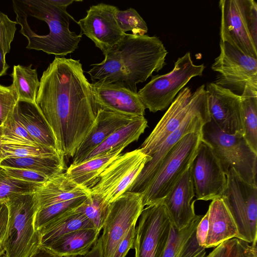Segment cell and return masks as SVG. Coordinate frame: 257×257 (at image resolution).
I'll use <instances>...</instances> for the list:
<instances>
[{
  "instance_id": "1",
  "label": "cell",
  "mask_w": 257,
  "mask_h": 257,
  "mask_svg": "<svg viewBox=\"0 0 257 257\" xmlns=\"http://www.w3.org/2000/svg\"><path fill=\"white\" fill-rule=\"evenodd\" d=\"M35 103L58 150L72 158L93 126L98 110L80 61L56 56L42 74Z\"/></svg>"
},
{
  "instance_id": "2",
  "label": "cell",
  "mask_w": 257,
  "mask_h": 257,
  "mask_svg": "<svg viewBox=\"0 0 257 257\" xmlns=\"http://www.w3.org/2000/svg\"><path fill=\"white\" fill-rule=\"evenodd\" d=\"M167 53L157 37L126 34L87 72L92 83L114 84L137 93V84L163 68Z\"/></svg>"
},
{
  "instance_id": "3",
  "label": "cell",
  "mask_w": 257,
  "mask_h": 257,
  "mask_svg": "<svg viewBox=\"0 0 257 257\" xmlns=\"http://www.w3.org/2000/svg\"><path fill=\"white\" fill-rule=\"evenodd\" d=\"M35 192L17 195L6 202L9 220L2 243L8 257H30L41 245L40 233L34 225L39 209Z\"/></svg>"
},
{
  "instance_id": "4",
  "label": "cell",
  "mask_w": 257,
  "mask_h": 257,
  "mask_svg": "<svg viewBox=\"0 0 257 257\" xmlns=\"http://www.w3.org/2000/svg\"><path fill=\"white\" fill-rule=\"evenodd\" d=\"M202 138L211 147L225 174L232 168L245 181L257 186V153L243 135L226 134L211 120L203 125Z\"/></svg>"
},
{
  "instance_id": "5",
  "label": "cell",
  "mask_w": 257,
  "mask_h": 257,
  "mask_svg": "<svg viewBox=\"0 0 257 257\" xmlns=\"http://www.w3.org/2000/svg\"><path fill=\"white\" fill-rule=\"evenodd\" d=\"M202 140V131L183 137L168 153L150 184L141 194L144 207L167 195L195 158Z\"/></svg>"
},
{
  "instance_id": "6",
  "label": "cell",
  "mask_w": 257,
  "mask_h": 257,
  "mask_svg": "<svg viewBox=\"0 0 257 257\" xmlns=\"http://www.w3.org/2000/svg\"><path fill=\"white\" fill-rule=\"evenodd\" d=\"M220 37L257 58V4L253 0H220Z\"/></svg>"
},
{
  "instance_id": "7",
  "label": "cell",
  "mask_w": 257,
  "mask_h": 257,
  "mask_svg": "<svg viewBox=\"0 0 257 257\" xmlns=\"http://www.w3.org/2000/svg\"><path fill=\"white\" fill-rule=\"evenodd\" d=\"M204 64L193 63L189 52L178 58L170 72L153 76L137 94L146 108L156 112L168 107L190 79L202 75Z\"/></svg>"
},
{
  "instance_id": "8",
  "label": "cell",
  "mask_w": 257,
  "mask_h": 257,
  "mask_svg": "<svg viewBox=\"0 0 257 257\" xmlns=\"http://www.w3.org/2000/svg\"><path fill=\"white\" fill-rule=\"evenodd\" d=\"M22 2L34 14L46 21L49 27V34L41 42L36 50L64 56L78 48L82 35H77L69 30L70 21L77 22L68 13L67 8L55 4L52 0Z\"/></svg>"
},
{
  "instance_id": "9",
  "label": "cell",
  "mask_w": 257,
  "mask_h": 257,
  "mask_svg": "<svg viewBox=\"0 0 257 257\" xmlns=\"http://www.w3.org/2000/svg\"><path fill=\"white\" fill-rule=\"evenodd\" d=\"M226 188L220 198L237 224L238 239L257 241V186L243 180L232 168L226 174Z\"/></svg>"
},
{
  "instance_id": "10",
  "label": "cell",
  "mask_w": 257,
  "mask_h": 257,
  "mask_svg": "<svg viewBox=\"0 0 257 257\" xmlns=\"http://www.w3.org/2000/svg\"><path fill=\"white\" fill-rule=\"evenodd\" d=\"M152 159L139 148L121 154L100 174L89 189L107 205L126 192Z\"/></svg>"
},
{
  "instance_id": "11",
  "label": "cell",
  "mask_w": 257,
  "mask_h": 257,
  "mask_svg": "<svg viewBox=\"0 0 257 257\" xmlns=\"http://www.w3.org/2000/svg\"><path fill=\"white\" fill-rule=\"evenodd\" d=\"M210 121L207 92L178 127L155 149L150 156L151 160L145 165L127 191L141 194L143 193L172 148L188 134L201 131L203 125Z\"/></svg>"
},
{
  "instance_id": "12",
  "label": "cell",
  "mask_w": 257,
  "mask_h": 257,
  "mask_svg": "<svg viewBox=\"0 0 257 257\" xmlns=\"http://www.w3.org/2000/svg\"><path fill=\"white\" fill-rule=\"evenodd\" d=\"M139 218L134 247L135 257H161L172 224L163 200L147 206Z\"/></svg>"
},
{
  "instance_id": "13",
  "label": "cell",
  "mask_w": 257,
  "mask_h": 257,
  "mask_svg": "<svg viewBox=\"0 0 257 257\" xmlns=\"http://www.w3.org/2000/svg\"><path fill=\"white\" fill-rule=\"evenodd\" d=\"M141 194L126 191L108 204L100 237L103 257H112L130 228L136 224L143 209Z\"/></svg>"
},
{
  "instance_id": "14",
  "label": "cell",
  "mask_w": 257,
  "mask_h": 257,
  "mask_svg": "<svg viewBox=\"0 0 257 257\" xmlns=\"http://www.w3.org/2000/svg\"><path fill=\"white\" fill-rule=\"evenodd\" d=\"M220 53L211 66L215 84L240 95L246 84L257 86V58L220 41Z\"/></svg>"
},
{
  "instance_id": "15",
  "label": "cell",
  "mask_w": 257,
  "mask_h": 257,
  "mask_svg": "<svg viewBox=\"0 0 257 257\" xmlns=\"http://www.w3.org/2000/svg\"><path fill=\"white\" fill-rule=\"evenodd\" d=\"M190 169L196 200L221 198L226 188V176L211 147L202 138Z\"/></svg>"
},
{
  "instance_id": "16",
  "label": "cell",
  "mask_w": 257,
  "mask_h": 257,
  "mask_svg": "<svg viewBox=\"0 0 257 257\" xmlns=\"http://www.w3.org/2000/svg\"><path fill=\"white\" fill-rule=\"evenodd\" d=\"M206 93L204 85L199 86L193 93L189 88H183L141 145L139 148L141 151L151 156L155 149L178 127Z\"/></svg>"
},
{
  "instance_id": "17",
  "label": "cell",
  "mask_w": 257,
  "mask_h": 257,
  "mask_svg": "<svg viewBox=\"0 0 257 257\" xmlns=\"http://www.w3.org/2000/svg\"><path fill=\"white\" fill-rule=\"evenodd\" d=\"M118 10L115 6L103 3L93 5L87 11L86 16L77 22L81 29L80 34L92 40L103 54L117 44L126 34L117 23L116 13Z\"/></svg>"
},
{
  "instance_id": "18",
  "label": "cell",
  "mask_w": 257,
  "mask_h": 257,
  "mask_svg": "<svg viewBox=\"0 0 257 257\" xmlns=\"http://www.w3.org/2000/svg\"><path fill=\"white\" fill-rule=\"evenodd\" d=\"M206 90L211 120L226 134H240L243 136L240 95L214 82L208 83Z\"/></svg>"
},
{
  "instance_id": "19",
  "label": "cell",
  "mask_w": 257,
  "mask_h": 257,
  "mask_svg": "<svg viewBox=\"0 0 257 257\" xmlns=\"http://www.w3.org/2000/svg\"><path fill=\"white\" fill-rule=\"evenodd\" d=\"M97 110L133 117L144 116V105L137 93L111 84L91 83Z\"/></svg>"
},
{
  "instance_id": "20",
  "label": "cell",
  "mask_w": 257,
  "mask_h": 257,
  "mask_svg": "<svg viewBox=\"0 0 257 257\" xmlns=\"http://www.w3.org/2000/svg\"><path fill=\"white\" fill-rule=\"evenodd\" d=\"M195 190L190 166L164 198L173 225L178 230L186 227L195 217Z\"/></svg>"
},
{
  "instance_id": "21",
  "label": "cell",
  "mask_w": 257,
  "mask_h": 257,
  "mask_svg": "<svg viewBox=\"0 0 257 257\" xmlns=\"http://www.w3.org/2000/svg\"><path fill=\"white\" fill-rule=\"evenodd\" d=\"M138 117V116H137ZM137 117L130 116L99 109L95 123L81 143L72 158V165L81 160L103 143L112 133Z\"/></svg>"
},
{
  "instance_id": "22",
  "label": "cell",
  "mask_w": 257,
  "mask_h": 257,
  "mask_svg": "<svg viewBox=\"0 0 257 257\" xmlns=\"http://www.w3.org/2000/svg\"><path fill=\"white\" fill-rule=\"evenodd\" d=\"M39 208L90 194L88 188L78 184L64 173L49 178L36 191Z\"/></svg>"
},
{
  "instance_id": "23",
  "label": "cell",
  "mask_w": 257,
  "mask_h": 257,
  "mask_svg": "<svg viewBox=\"0 0 257 257\" xmlns=\"http://www.w3.org/2000/svg\"><path fill=\"white\" fill-rule=\"evenodd\" d=\"M207 212L209 228L204 248L215 247L225 241L238 238L235 221L221 198L212 200Z\"/></svg>"
},
{
  "instance_id": "24",
  "label": "cell",
  "mask_w": 257,
  "mask_h": 257,
  "mask_svg": "<svg viewBox=\"0 0 257 257\" xmlns=\"http://www.w3.org/2000/svg\"><path fill=\"white\" fill-rule=\"evenodd\" d=\"M13 114L37 143L58 150L55 136L36 103L19 100Z\"/></svg>"
},
{
  "instance_id": "25",
  "label": "cell",
  "mask_w": 257,
  "mask_h": 257,
  "mask_svg": "<svg viewBox=\"0 0 257 257\" xmlns=\"http://www.w3.org/2000/svg\"><path fill=\"white\" fill-rule=\"evenodd\" d=\"M100 231L95 228L79 229L41 245L62 257L84 255L96 242Z\"/></svg>"
},
{
  "instance_id": "26",
  "label": "cell",
  "mask_w": 257,
  "mask_h": 257,
  "mask_svg": "<svg viewBox=\"0 0 257 257\" xmlns=\"http://www.w3.org/2000/svg\"><path fill=\"white\" fill-rule=\"evenodd\" d=\"M147 125L148 122L144 116L136 117L128 123L112 133L103 143L82 159L79 163L103 155L114 150L124 149L129 144L139 139Z\"/></svg>"
},
{
  "instance_id": "27",
  "label": "cell",
  "mask_w": 257,
  "mask_h": 257,
  "mask_svg": "<svg viewBox=\"0 0 257 257\" xmlns=\"http://www.w3.org/2000/svg\"><path fill=\"white\" fill-rule=\"evenodd\" d=\"M123 149L114 150L81 163L71 164L65 174L78 184L89 189L103 170L121 155Z\"/></svg>"
},
{
  "instance_id": "28",
  "label": "cell",
  "mask_w": 257,
  "mask_h": 257,
  "mask_svg": "<svg viewBox=\"0 0 257 257\" xmlns=\"http://www.w3.org/2000/svg\"><path fill=\"white\" fill-rule=\"evenodd\" d=\"M78 207L52 220L40 229L41 244L73 231L95 228L92 222Z\"/></svg>"
},
{
  "instance_id": "29",
  "label": "cell",
  "mask_w": 257,
  "mask_h": 257,
  "mask_svg": "<svg viewBox=\"0 0 257 257\" xmlns=\"http://www.w3.org/2000/svg\"><path fill=\"white\" fill-rule=\"evenodd\" d=\"M0 167L26 169L45 175L49 178L64 173V156L9 158L3 160Z\"/></svg>"
},
{
  "instance_id": "30",
  "label": "cell",
  "mask_w": 257,
  "mask_h": 257,
  "mask_svg": "<svg viewBox=\"0 0 257 257\" xmlns=\"http://www.w3.org/2000/svg\"><path fill=\"white\" fill-rule=\"evenodd\" d=\"M240 96L243 137L251 149L257 153V86L246 84Z\"/></svg>"
},
{
  "instance_id": "31",
  "label": "cell",
  "mask_w": 257,
  "mask_h": 257,
  "mask_svg": "<svg viewBox=\"0 0 257 257\" xmlns=\"http://www.w3.org/2000/svg\"><path fill=\"white\" fill-rule=\"evenodd\" d=\"M32 66V64L28 66L15 65L11 75L18 100L35 103L40 81L37 69H33Z\"/></svg>"
},
{
  "instance_id": "32",
  "label": "cell",
  "mask_w": 257,
  "mask_h": 257,
  "mask_svg": "<svg viewBox=\"0 0 257 257\" xmlns=\"http://www.w3.org/2000/svg\"><path fill=\"white\" fill-rule=\"evenodd\" d=\"M2 151L3 160L9 158L54 157L62 154L55 148L36 143L2 144Z\"/></svg>"
},
{
  "instance_id": "33",
  "label": "cell",
  "mask_w": 257,
  "mask_h": 257,
  "mask_svg": "<svg viewBox=\"0 0 257 257\" xmlns=\"http://www.w3.org/2000/svg\"><path fill=\"white\" fill-rule=\"evenodd\" d=\"M88 196H82L39 208L35 216L34 225L39 230L44 225L66 212L79 207Z\"/></svg>"
},
{
  "instance_id": "34",
  "label": "cell",
  "mask_w": 257,
  "mask_h": 257,
  "mask_svg": "<svg viewBox=\"0 0 257 257\" xmlns=\"http://www.w3.org/2000/svg\"><path fill=\"white\" fill-rule=\"evenodd\" d=\"M42 184L12 178L0 167V203H6L20 194L35 192Z\"/></svg>"
},
{
  "instance_id": "35",
  "label": "cell",
  "mask_w": 257,
  "mask_h": 257,
  "mask_svg": "<svg viewBox=\"0 0 257 257\" xmlns=\"http://www.w3.org/2000/svg\"><path fill=\"white\" fill-rule=\"evenodd\" d=\"M1 142L2 144L7 145L36 143L22 124L15 118L13 112L2 123Z\"/></svg>"
},
{
  "instance_id": "36",
  "label": "cell",
  "mask_w": 257,
  "mask_h": 257,
  "mask_svg": "<svg viewBox=\"0 0 257 257\" xmlns=\"http://www.w3.org/2000/svg\"><path fill=\"white\" fill-rule=\"evenodd\" d=\"M107 205L100 197L90 194L78 208L92 222L95 228L100 231L106 215Z\"/></svg>"
},
{
  "instance_id": "37",
  "label": "cell",
  "mask_w": 257,
  "mask_h": 257,
  "mask_svg": "<svg viewBox=\"0 0 257 257\" xmlns=\"http://www.w3.org/2000/svg\"><path fill=\"white\" fill-rule=\"evenodd\" d=\"M116 20L120 29L125 33L132 31L135 35H144L148 32L146 23L136 10L129 8L124 11L118 10Z\"/></svg>"
},
{
  "instance_id": "38",
  "label": "cell",
  "mask_w": 257,
  "mask_h": 257,
  "mask_svg": "<svg viewBox=\"0 0 257 257\" xmlns=\"http://www.w3.org/2000/svg\"><path fill=\"white\" fill-rule=\"evenodd\" d=\"M246 242L233 238L220 243L205 257H245Z\"/></svg>"
},
{
  "instance_id": "39",
  "label": "cell",
  "mask_w": 257,
  "mask_h": 257,
  "mask_svg": "<svg viewBox=\"0 0 257 257\" xmlns=\"http://www.w3.org/2000/svg\"><path fill=\"white\" fill-rule=\"evenodd\" d=\"M18 96L13 84L8 86L0 84V120L3 123L13 112Z\"/></svg>"
},
{
  "instance_id": "40",
  "label": "cell",
  "mask_w": 257,
  "mask_h": 257,
  "mask_svg": "<svg viewBox=\"0 0 257 257\" xmlns=\"http://www.w3.org/2000/svg\"><path fill=\"white\" fill-rule=\"evenodd\" d=\"M17 24L16 21L10 20L7 15L0 12V45L6 54L10 51Z\"/></svg>"
},
{
  "instance_id": "41",
  "label": "cell",
  "mask_w": 257,
  "mask_h": 257,
  "mask_svg": "<svg viewBox=\"0 0 257 257\" xmlns=\"http://www.w3.org/2000/svg\"><path fill=\"white\" fill-rule=\"evenodd\" d=\"M0 167L9 176L21 181L43 184L50 178L43 174L26 169L7 167Z\"/></svg>"
},
{
  "instance_id": "42",
  "label": "cell",
  "mask_w": 257,
  "mask_h": 257,
  "mask_svg": "<svg viewBox=\"0 0 257 257\" xmlns=\"http://www.w3.org/2000/svg\"><path fill=\"white\" fill-rule=\"evenodd\" d=\"M136 224L132 225L120 241L112 257H125L131 248L134 247Z\"/></svg>"
},
{
  "instance_id": "43",
  "label": "cell",
  "mask_w": 257,
  "mask_h": 257,
  "mask_svg": "<svg viewBox=\"0 0 257 257\" xmlns=\"http://www.w3.org/2000/svg\"><path fill=\"white\" fill-rule=\"evenodd\" d=\"M209 228L208 212L203 215L198 224L196 231L195 236L199 245L204 247Z\"/></svg>"
},
{
  "instance_id": "44",
  "label": "cell",
  "mask_w": 257,
  "mask_h": 257,
  "mask_svg": "<svg viewBox=\"0 0 257 257\" xmlns=\"http://www.w3.org/2000/svg\"><path fill=\"white\" fill-rule=\"evenodd\" d=\"M9 210L6 203H0V243H3L7 234Z\"/></svg>"
},
{
  "instance_id": "45",
  "label": "cell",
  "mask_w": 257,
  "mask_h": 257,
  "mask_svg": "<svg viewBox=\"0 0 257 257\" xmlns=\"http://www.w3.org/2000/svg\"><path fill=\"white\" fill-rule=\"evenodd\" d=\"M68 257H103L100 237H99L96 242L91 249L85 254L70 256Z\"/></svg>"
},
{
  "instance_id": "46",
  "label": "cell",
  "mask_w": 257,
  "mask_h": 257,
  "mask_svg": "<svg viewBox=\"0 0 257 257\" xmlns=\"http://www.w3.org/2000/svg\"><path fill=\"white\" fill-rule=\"evenodd\" d=\"M30 257H62L40 245Z\"/></svg>"
},
{
  "instance_id": "47",
  "label": "cell",
  "mask_w": 257,
  "mask_h": 257,
  "mask_svg": "<svg viewBox=\"0 0 257 257\" xmlns=\"http://www.w3.org/2000/svg\"><path fill=\"white\" fill-rule=\"evenodd\" d=\"M6 54L0 45V77L5 74L9 68L6 61Z\"/></svg>"
},
{
  "instance_id": "48",
  "label": "cell",
  "mask_w": 257,
  "mask_h": 257,
  "mask_svg": "<svg viewBox=\"0 0 257 257\" xmlns=\"http://www.w3.org/2000/svg\"><path fill=\"white\" fill-rule=\"evenodd\" d=\"M256 242L251 243L249 245L246 243L245 245V257H257Z\"/></svg>"
},
{
  "instance_id": "49",
  "label": "cell",
  "mask_w": 257,
  "mask_h": 257,
  "mask_svg": "<svg viewBox=\"0 0 257 257\" xmlns=\"http://www.w3.org/2000/svg\"><path fill=\"white\" fill-rule=\"evenodd\" d=\"M0 257H8L2 243H0Z\"/></svg>"
},
{
  "instance_id": "50",
  "label": "cell",
  "mask_w": 257,
  "mask_h": 257,
  "mask_svg": "<svg viewBox=\"0 0 257 257\" xmlns=\"http://www.w3.org/2000/svg\"><path fill=\"white\" fill-rule=\"evenodd\" d=\"M2 136V124L0 125V163L3 160V155H2V144L1 142Z\"/></svg>"
},
{
  "instance_id": "51",
  "label": "cell",
  "mask_w": 257,
  "mask_h": 257,
  "mask_svg": "<svg viewBox=\"0 0 257 257\" xmlns=\"http://www.w3.org/2000/svg\"><path fill=\"white\" fill-rule=\"evenodd\" d=\"M2 124V121H1V120H0V125H1Z\"/></svg>"
}]
</instances>
